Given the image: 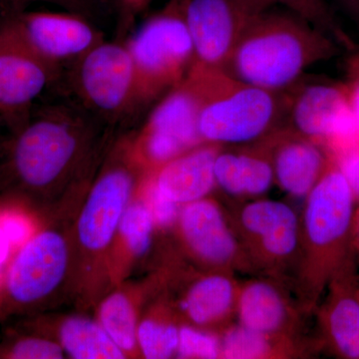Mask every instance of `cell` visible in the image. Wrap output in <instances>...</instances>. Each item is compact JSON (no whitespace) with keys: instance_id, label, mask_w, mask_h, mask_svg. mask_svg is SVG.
I'll use <instances>...</instances> for the list:
<instances>
[{"instance_id":"5","label":"cell","mask_w":359,"mask_h":359,"mask_svg":"<svg viewBox=\"0 0 359 359\" xmlns=\"http://www.w3.org/2000/svg\"><path fill=\"white\" fill-rule=\"evenodd\" d=\"M89 114L82 108L55 105L18 128L9 165L21 183L43 188L65 173L79 152Z\"/></svg>"},{"instance_id":"34","label":"cell","mask_w":359,"mask_h":359,"mask_svg":"<svg viewBox=\"0 0 359 359\" xmlns=\"http://www.w3.org/2000/svg\"><path fill=\"white\" fill-rule=\"evenodd\" d=\"M151 2L152 0H117L120 26L123 32H128L137 16L140 15Z\"/></svg>"},{"instance_id":"33","label":"cell","mask_w":359,"mask_h":359,"mask_svg":"<svg viewBox=\"0 0 359 359\" xmlns=\"http://www.w3.org/2000/svg\"><path fill=\"white\" fill-rule=\"evenodd\" d=\"M330 157L334 161L346 178L355 202L359 203V144Z\"/></svg>"},{"instance_id":"20","label":"cell","mask_w":359,"mask_h":359,"mask_svg":"<svg viewBox=\"0 0 359 359\" xmlns=\"http://www.w3.org/2000/svg\"><path fill=\"white\" fill-rule=\"evenodd\" d=\"M199 98L187 76L176 88L161 98L149 115L144 131L177 142L185 150L205 143L198 130Z\"/></svg>"},{"instance_id":"16","label":"cell","mask_w":359,"mask_h":359,"mask_svg":"<svg viewBox=\"0 0 359 359\" xmlns=\"http://www.w3.org/2000/svg\"><path fill=\"white\" fill-rule=\"evenodd\" d=\"M321 306V330L327 346L339 358L359 359V282L353 259L337 271Z\"/></svg>"},{"instance_id":"2","label":"cell","mask_w":359,"mask_h":359,"mask_svg":"<svg viewBox=\"0 0 359 359\" xmlns=\"http://www.w3.org/2000/svg\"><path fill=\"white\" fill-rule=\"evenodd\" d=\"M355 204L348 183L330 158L306 198L301 219V254L294 285L302 311L318 306L332 276L353 257Z\"/></svg>"},{"instance_id":"27","label":"cell","mask_w":359,"mask_h":359,"mask_svg":"<svg viewBox=\"0 0 359 359\" xmlns=\"http://www.w3.org/2000/svg\"><path fill=\"white\" fill-rule=\"evenodd\" d=\"M153 219L150 209L144 204H135L125 211L121 219V231L130 249L143 255L151 245Z\"/></svg>"},{"instance_id":"17","label":"cell","mask_w":359,"mask_h":359,"mask_svg":"<svg viewBox=\"0 0 359 359\" xmlns=\"http://www.w3.org/2000/svg\"><path fill=\"white\" fill-rule=\"evenodd\" d=\"M133 185V176L121 167L108 170L97 182L78 223V235L85 247L101 250L109 244Z\"/></svg>"},{"instance_id":"12","label":"cell","mask_w":359,"mask_h":359,"mask_svg":"<svg viewBox=\"0 0 359 359\" xmlns=\"http://www.w3.org/2000/svg\"><path fill=\"white\" fill-rule=\"evenodd\" d=\"M11 15L33 50L57 68L73 65L104 40L102 33L79 14L15 11Z\"/></svg>"},{"instance_id":"11","label":"cell","mask_w":359,"mask_h":359,"mask_svg":"<svg viewBox=\"0 0 359 359\" xmlns=\"http://www.w3.org/2000/svg\"><path fill=\"white\" fill-rule=\"evenodd\" d=\"M180 228L191 252L214 271L256 273L233 221L216 201L204 198L187 204Z\"/></svg>"},{"instance_id":"23","label":"cell","mask_w":359,"mask_h":359,"mask_svg":"<svg viewBox=\"0 0 359 359\" xmlns=\"http://www.w3.org/2000/svg\"><path fill=\"white\" fill-rule=\"evenodd\" d=\"M63 346L73 358L121 359L124 353L96 323L84 318H70L61 327Z\"/></svg>"},{"instance_id":"28","label":"cell","mask_w":359,"mask_h":359,"mask_svg":"<svg viewBox=\"0 0 359 359\" xmlns=\"http://www.w3.org/2000/svg\"><path fill=\"white\" fill-rule=\"evenodd\" d=\"M177 354L181 358H221V337L194 327H181Z\"/></svg>"},{"instance_id":"22","label":"cell","mask_w":359,"mask_h":359,"mask_svg":"<svg viewBox=\"0 0 359 359\" xmlns=\"http://www.w3.org/2000/svg\"><path fill=\"white\" fill-rule=\"evenodd\" d=\"M221 337V358L266 359L294 355V340L278 339L255 332L244 325H228Z\"/></svg>"},{"instance_id":"7","label":"cell","mask_w":359,"mask_h":359,"mask_svg":"<svg viewBox=\"0 0 359 359\" xmlns=\"http://www.w3.org/2000/svg\"><path fill=\"white\" fill-rule=\"evenodd\" d=\"M71 85L92 116L121 119L142 109L133 59L126 43L101 41L77 59Z\"/></svg>"},{"instance_id":"8","label":"cell","mask_w":359,"mask_h":359,"mask_svg":"<svg viewBox=\"0 0 359 359\" xmlns=\"http://www.w3.org/2000/svg\"><path fill=\"white\" fill-rule=\"evenodd\" d=\"M287 125L318 144L330 156L359 144V131L349 107L344 82L304 81L289 89Z\"/></svg>"},{"instance_id":"21","label":"cell","mask_w":359,"mask_h":359,"mask_svg":"<svg viewBox=\"0 0 359 359\" xmlns=\"http://www.w3.org/2000/svg\"><path fill=\"white\" fill-rule=\"evenodd\" d=\"M240 285L233 273L214 271L189 290L181 304L189 320L199 327H228L236 306Z\"/></svg>"},{"instance_id":"10","label":"cell","mask_w":359,"mask_h":359,"mask_svg":"<svg viewBox=\"0 0 359 359\" xmlns=\"http://www.w3.org/2000/svg\"><path fill=\"white\" fill-rule=\"evenodd\" d=\"M197 65L224 70L241 35L257 15L241 0H182Z\"/></svg>"},{"instance_id":"6","label":"cell","mask_w":359,"mask_h":359,"mask_svg":"<svg viewBox=\"0 0 359 359\" xmlns=\"http://www.w3.org/2000/svg\"><path fill=\"white\" fill-rule=\"evenodd\" d=\"M256 273L285 283L294 278L301 254V219L282 201L257 198L231 219Z\"/></svg>"},{"instance_id":"26","label":"cell","mask_w":359,"mask_h":359,"mask_svg":"<svg viewBox=\"0 0 359 359\" xmlns=\"http://www.w3.org/2000/svg\"><path fill=\"white\" fill-rule=\"evenodd\" d=\"M179 330L173 323L146 320L137 330V339L144 355L149 359L171 358L177 353Z\"/></svg>"},{"instance_id":"4","label":"cell","mask_w":359,"mask_h":359,"mask_svg":"<svg viewBox=\"0 0 359 359\" xmlns=\"http://www.w3.org/2000/svg\"><path fill=\"white\" fill-rule=\"evenodd\" d=\"M125 43L133 59L141 108L179 86L195 62L182 0H169Z\"/></svg>"},{"instance_id":"3","label":"cell","mask_w":359,"mask_h":359,"mask_svg":"<svg viewBox=\"0 0 359 359\" xmlns=\"http://www.w3.org/2000/svg\"><path fill=\"white\" fill-rule=\"evenodd\" d=\"M187 76L199 98L198 130L205 143L249 145L287 125L289 90L261 88L197 63Z\"/></svg>"},{"instance_id":"36","label":"cell","mask_w":359,"mask_h":359,"mask_svg":"<svg viewBox=\"0 0 359 359\" xmlns=\"http://www.w3.org/2000/svg\"><path fill=\"white\" fill-rule=\"evenodd\" d=\"M11 245L7 240L6 233L0 229V269L6 264L7 259L11 256Z\"/></svg>"},{"instance_id":"19","label":"cell","mask_w":359,"mask_h":359,"mask_svg":"<svg viewBox=\"0 0 359 359\" xmlns=\"http://www.w3.org/2000/svg\"><path fill=\"white\" fill-rule=\"evenodd\" d=\"M223 146L203 143L159 167L154 184L177 204H190L216 187L215 161Z\"/></svg>"},{"instance_id":"37","label":"cell","mask_w":359,"mask_h":359,"mask_svg":"<svg viewBox=\"0 0 359 359\" xmlns=\"http://www.w3.org/2000/svg\"><path fill=\"white\" fill-rule=\"evenodd\" d=\"M353 238L356 241L359 247V209L355 211V215H354Z\"/></svg>"},{"instance_id":"14","label":"cell","mask_w":359,"mask_h":359,"mask_svg":"<svg viewBox=\"0 0 359 359\" xmlns=\"http://www.w3.org/2000/svg\"><path fill=\"white\" fill-rule=\"evenodd\" d=\"M262 142L271 160L275 183L287 195L306 200L330 164L327 151L289 126L276 130Z\"/></svg>"},{"instance_id":"1","label":"cell","mask_w":359,"mask_h":359,"mask_svg":"<svg viewBox=\"0 0 359 359\" xmlns=\"http://www.w3.org/2000/svg\"><path fill=\"white\" fill-rule=\"evenodd\" d=\"M340 50L332 37L301 16L271 8L250 21L224 71L245 83L287 91L309 68Z\"/></svg>"},{"instance_id":"38","label":"cell","mask_w":359,"mask_h":359,"mask_svg":"<svg viewBox=\"0 0 359 359\" xmlns=\"http://www.w3.org/2000/svg\"><path fill=\"white\" fill-rule=\"evenodd\" d=\"M46 1H52L55 2V4H61L67 6V4H72L74 0H46Z\"/></svg>"},{"instance_id":"24","label":"cell","mask_w":359,"mask_h":359,"mask_svg":"<svg viewBox=\"0 0 359 359\" xmlns=\"http://www.w3.org/2000/svg\"><path fill=\"white\" fill-rule=\"evenodd\" d=\"M257 13H264L276 6L287 8L327 33L344 50L353 51L358 43L335 18L325 0H241Z\"/></svg>"},{"instance_id":"30","label":"cell","mask_w":359,"mask_h":359,"mask_svg":"<svg viewBox=\"0 0 359 359\" xmlns=\"http://www.w3.org/2000/svg\"><path fill=\"white\" fill-rule=\"evenodd\" d=\"M149 202H150L151 214L153 219L161 226H169L174 223L178 217V204L164 195L154 182L151 183L149 189Z\"/></svg>"},{"instance_id":"25","label":"cell","mask_w":359,"mask_h":359,"mask_svg":"<svg viewBox=\"0 0 359 359\" xmlns=\"http://www.w3.org/2000/svg\"><path fill=\"white\" fill-rule=\"evenodd\" d=\"M102 327L122 351H132L136 344L134 309L126 297L115 294L108 297L100 311Z\"/></svg>"},{"instance_id":"35","label":"cell","mask_w":359,"mask_h":359,"mask_svg":"<svg viewBox=\"0 0 359 359\" xmlns=\"http://www.w3.org/2000/svg\"><path fill=\"white\" fill-rule=\"evenodd\" d=\"M335 2L359 29V0H335Z\"/></svg>"},{"instance_id":"13","label":"cell","mask_w":359,"mask_h":359,"mask_svg":"<svg viewBox=\"0 0 359 359\" xmlns=\"http://www.w3.org/2000/svg\"><path fill=\"white\" fill-rule=\"evenodd\" d=\"M67 249L65 240L53 231H44L22 245L8 271L6 287L16 304L43 299L65 276Z\"/></svg>"},{"instance_id":"15","label":"cell","mask_w":359,"mask_h":359,"mask_svg":"<svg viewBox=\"0 0 359 359\" xmlns=\"http://www.w3.org/2000/svg\"><path fill=\"white\" fill-rule=\"evenodd\" d=\"M236 314L250 330L295 341L299 313L280 280L266 276L240 285Z\"/></svg>"},{"instance_id":"31","label":"cell","mask_w":359,"mask_h":359,"mask_svg":"<svg viewBox=\"0 0 359 359\" xmlns=\"http://www.w3.org/2000/svg\"><path fill=\"white\" fill-rule=\"evenodd\" d=\"M0 229L6 233L13 247L25 244L32 235V224L25 215L6 211L0 214Z\"/></svg>"},{"instance_id":"9","label":"cell","mask_w":359,"mask_h":359,"mask_svg":"<svg viewBox=\"0 0 359 359\" xmlns=\"http://www.w3.org/2000/svg\"><path fill=\"white\" fill-rule=\"evenodd\" d=\"M58 71L33 50L11 14L0 20V117L18 129L22 126Z\"/></svg>"},{"instance_id":"32","label":"cell","mask_w":359,"mask_h":359,"mask_svg":"<svg viewBox=\"0 0 359 359\" xmlns=\"http://www.w3.org/2000/svg\"><path fill=\"white\" fill-rule=\"evenodd\" d=\"M342 82L359 131V45L349 52L346 65V79Z\"/></svg>"},{"instance_id":"18","label":"cell","mask_w":359,"mask_h":359,"mask_svg":"<svg viewBox=\"0 0 359 359\" xmlns=\"http://www.w3.org/2000/svg\"><path fill=\"white\" fill-rule=\"evenodd\" d=\"M215 180L226 195L257 199L275 183L273 167L263 142L223 147L215 161Z\"/></svg>"},{"instance_id":"29","label":"cell","mask_w":359,"mask_h":359,"mask_svg":"<svg viewBox=\"0 0 359 359\" xmlns=\"http://www.w3.org/2000/svg\"><path fill=\"white\" fill-rule=\"evenodd\" d=\"M9 358L14 359H60L62 349L53 342L40 339H25L13 344Z\"/></svg>"}]
</instances>
